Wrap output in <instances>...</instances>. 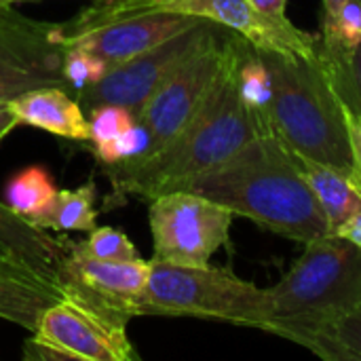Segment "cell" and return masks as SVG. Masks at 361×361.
I'll list each match as a JSON object with an SVG mask.
<instances>
[{
    "label": "cell",
    "instance_id": "5",
    "mask_svg": "<svg viewBox=\"0 0 361 361\" xmlns=\"http://www.w3.org/2000/svg\"><path fill=\"white\" fill-rule=\"evenodd\" d=\"M273 317L267 324L317 322L361 305V247L341 235L305 243L292 269L269 288ZM264 328V332H267Z\"/></svg>",
    "mask_w": 361,
    "mask_h": 361
},
{
    "label": "cell",
    "instance_id": "12",
    "mask_svg": "<svg viewBox=\"0 0 361 361\" xmlns=\"http://www.w3.org/2000/svg\"><path fill=\"white\" fill-rule=\"evenodd\" d=\"M148 275L150 260H97L82 254L78 241H70V250L59 264V283L63 294L78 298L102 315L125 326L140 315Z\"/></svg>",
    "mask_w": 361,
    "mask_h": 361
},
{
    "label": "cell",
    "instance_id": "13",
    "mask_svg": "<svg viewBox=\"0 0 361 361\" xmlns=\"http://www.w3.org/2000/svg\"><path fill=\"white\" fill-rule=\"evenodd\" d=\"M201 21L199 17L173 13V11H137L118 15L80 30H66V44H74L102 59L108 70L123 63L163 40L184 32Z\"/></svg>",
    "mask_w": 361,
    "mask_h": 361
},
{
    "label": "cell",
    "instance_id": "2",
    "mask_svg": "<svg viewBox=\"0 0 361 361\" xmlns=\"http://www.w3.org/2000/svg\"><path fill=\"white\" fill-rule=\"evenodd\" d=\"M243 40L239 36L235 53L212 95L167 150L137 165H110L108 176L116 190L148 201L163 192L180 190L188 180L218 167L254 137L275 133L239 95L237 61Z\"/></svg>",
    "mask_w": 361,
    "mask_h": 361
},
{
    "label": "cell",
    "instance_id": "7",
    "mask_svg": "<svg viewBox=\"0 0 361 361\" xmlns=\"http://www.w3.org/2000/svg\"><path fill=\"white\" fill-rule=\"evenodd\" d=\"M137 11H173L214 21L245 38L260 51L279 53L296 59H317L322 36L296 27L288 17L275 19L260 13L252 0H97L87 13L78 15L68 30H80L118 15Z\"/></svg>",
    "mask_w": 361,
    "mask_h": 361
},
{
    "label": "cell",
    "instance_id": "30",
    "mask_svg": "<svg viewBox=\"0 0 361 361\" xmlns=\"http://www.w3.org/2000/svg\"><path fill=\"white\" fill-rule=\"evenodd\" d=\"M336 235H341V237H345V239H349V241H353L355 245H360L361 247V212L357 216H353Z\"/></svg>",
    "mask_w": 361,
    "mask_h": 361
},
{
    "label": "cell",
    "instance_id": "3",
    "mask_svg": "<svg viewBox=\"0 0 361 361\" xmlns=\"http://www.w3.org/2000/svg\"><path fill=\"white\" fill-rule=\"evenodd\" d=\"M262 55L273 78V131L296 154L353 169L343 97L324 49L317 59Z\"/></svg>",
    "mask_w": 361,
    "mask_h": 361
},
{
    "label": "cell",
    "instance_id": "6",
    "mask_svg": "<svg viewBox=\"0 0 361 361\" xmlns=\"http://www.w3.org/2000/svg\"><path fill=\"white\" fill-rule=\"evenodd\" d=\"M239 34L214 25L212 34L173 70L154 95L135 114L144 148L137 157L116 165H137L167 150L173 140L190 125L218 85L228 59L235 53Z\"/></svg>",
    "mask_w": 361,
    "mask_h": 361
},
{
    "label": "cell",
    "instance_id": "1",
    "mask_svg": "<svg viewBox=\"0 0 361 361\" xmlns=\"http://www.w3.org/2000/svg\"><path fill=\"white\" fill-rule=\"evenodd\" d=\"M180 190L212 199L235 216L309 243L332 235L326 214L302 178L292 148L277 133H262L218 167L188 180Z\"/></svg>",
    "mask_w": 361,
    "mask_h": 361
},
{
    "label": "cell",
    "instance_id": "33",
    "mask_svg": "<svg viewBox=\"0 0 361 361\" xmlns=\"http://www.w3.org/2000/svg\"><path fill=\"white\" fill-rule=\"evenodd\" d=\"M360 2H361V0H360Z\"/></svg>",
    "mask_w": 361,
    "mask_h": 361
},
{
    "label": "cell",
    "instance_id": "17",
    "mask_svg": "<svg viewBox=\"0 0 361 361\" xmlns=\"http://www.w3.org/2000/svg\"><path fill=\"white\" fill-rule=\"evenodd\" d=\"M294 152V150H292ZM294 161L317 197L330 233L336 235L353 216L361 212V182L353 169L322 163L294 152Z\"/></svg>",
    "mask_w": 361,
    "mask_h": 361
},
{
    "label": "cell",
    "instance_id": "29",
    "mask_svg": "<svg viewBox=\"0 0 361 361\" xmlns=\"http://www.w3.org/2000/svg\"><path fill=\"white\" fill-rule=\"evenodd\" d=\"M252 4H254L260 13H264V15H269V17H275V19L288 17V15H286L288 0H252Z\"/></svg>",
    "mask_w": 361,
    "mask_h": 361
},
{
    "label": "cell",
    "instance_id": "16",
    "mask_svg": "<svg viewBox=\"0 0 361 361\" xmlns=\"http://www.w3.org/2000/svg\"><path fill=\"white\" fill-rule=\"evenodd\" d=\"M11 106L23 125L74 142H91L89 118L85 116L78 99H72L63 87H42L27 91L15 97Z\"/></svg>",
    "mask_w": 361,
    "mask_h": 361
},
{
    "label": "cell",
    "instance_id": "10",
    "mask_svg": "<svg viewBox=\"0 0 361 361\" xmlns=\"http://www.w3.org/2000/svg\"><path fill=\"white\" fill-rule=\"evenodd\" d=\"M66 51L61 25L27 19L11 4L0 6V102L42 87L68 89Z\"/></svg>",
    "mask_w": 361,
    "mask_h": 361
},
{
    "label": "cell",
    "instance_id": "23",
    "mask_svg": "<svg viewBox=\"0 0 361 361\" xmlns=\"http://www.w3.org/2000/svg\"><path fill=\"white\" fill-rule=\"evenodd\" d=\"M91 144L95 150L110 146L135 127V114L121 106H99L89 116Z\"/></svg>",
    "mask_w": 361,
    "mask_h": 361
},
{
    "label": "cell",
    "instance_id": "18",
    "mask_svg": "<svg viewBox=\"0 0 361 361\" xmlns=\"http://www.w3.org/2000/svg\"><path fill=\"white\" fill-rule=\"evenodd\" d=\"M61 296L59 288L25 277L0 275V319L34 332L42 311Z\"/></svg>",
    "mask_w": 361,
    "mask_h": 361
},
{
    "label": "cell",
    "instance_id": "20",
    "mask_svg": "<svg viewBox=\"0 0 361 361\" xmlns=\"http://www.w3.org/2000/svg\"><path fill=\"white\" fill-rule=\"evenodd\" d=\"M95 192L97 188L93 182H87L74 190H59L51 207L40 218H36L34 224L44 231H93L97 226Z\"/></svg>",
    "mask_w": 361,
    "mask_h": 361
},
{
    "label": "cell",
    "instance_id": "25",
    "mask_svg": "<svg viewBox=\"0 0 361 361\" xmlns=\"http://www.w3.org/2000/svg\"><path fill=\"white\" fill-rule=\"evenodd\" d=\"M341 97H343V116L347 125V140H349V150H351V167L361 182V106L351 102L349 97H345L343 93Z\"/></svg>",
    "mask_w": 361,
    "mask_h": 361
},
{
    "label": "cell",
    "instance_id": "8",
    "mask_svg": "<svg viewBox=\"0 0 361 361\" xmlns=\"http://www.w3.org/2000/svg\"><path fill=\"white\" fill-rule=\"evenodd\" d=\"M23 357L32 361H133L137 353L125 324L63 294L42 311L34 336L23 345Z\"/></svg>",
    "mask_w": 361,
    "mask_h": 361
},
{
    "label": "cell",
    "instance_id": "9",
    "mask_svg": "<svg viewBox=\"0 0 361 361\" xmlns=\"http://www.w3.org/2000/svg\"><path fill=\"white\" fill-rule=\"evenodd\" d=\"M235 214L224 205L188 190H171L150 199L152 260L180 267H207L228 245Z\"/></svg>",
    "mask_w": 361,
    "mask_h": 361
},
{
    "label": "cell",
    "instance_id": "11",
    "mask_svg": "<svg viewBox=\"0 0 361 361\" xmlns=\"http://www.w3.org/2000/svg\"><path fill=\"white\" fill-rule=\"evenodd\" d=\"M214 25V21L201 19L161 44L116 63L99 80L78 91L80 108L91 112L99 106H121L137 114L173 70L212 34Z\"/></svg>",
    "mask_w": 361,
    "mask_h": 361
},
{
    "label": "cell",
    "instance_id": "32",
    "mask_svg": "<svg viewBox=\"0 0 361 361\" xmlns=\"http://www.w3.org/2000/svg\"><path fill=\"white\" fill-rule=\"evenodd\" d=\"M13 2H21V0H0V6H6V4H13Z\"/></svg>",
    "mask_w": 361,
    "mask_h": 361
},
{
    "label": "cell",
    "instance_id": "27",
    "mask_svg": "<svg viewBox=\"0 0 361 361\" xmlns=\"http://www.w3.org/2000/svg\"><path fill=\"white\" fill-rule=\"evenodd\" d=\"M0 275H15V277H25V279H34V281H40L36 275H32L25 267H21L15 258H11L2 247H0ZM44 283V281H40ZM49 286V283H47ZM55 288V286H53Z\"/></svg>",
    "mask_w": 361,
    "mask_h": 361
},
{
    "label": "cell",
    "instance_id": "21",
    "mask_svg": "<svg viewBox=\"0 0 361 361\" xmlns=\"http://www.w3.org/2000/svg\"><path fill=\"white\" fill-rule=\"evenodd\" d=\"M57 192L51 173L42 165H30L17 171L4 186L6 205L32 224L51 207Z\"/></svg>",
    "mask_w": 361,
    "mask_h": 361
},
{
    "label": "cell",
    "instance_id": "15",
    "mask_svg": "<svg viewBox=\"0 0 361 361\" xmlns=\"http://www.w3.org/2000/svg\"><path fill=\"white\" fill-rule=\"evenodd\" d=\"M267 332L288 338L328 361H361V305L317 322L273 324Z\"/></svg>",
    "mask_w": 361,
    "mask_h": 361
},
{
    "label": "cell",
    "instance_id": "19",
    "mask_svg": "<svg viewBox=\"0 0 361 361\" xmlns=\"http://www.w3.org/2000/svg\"><path fill=\"white\" fill-rule=\"evenodd\" d=\"M237 89L243 104L273 131L271 125V102H273V78L267 59L260 49L243 40L237 61Z\"/></svg>",
    "mask_w": 361,
    "mask_h": 361
},
{
    "label": "cell",
    "instance_id": "22",
    "mask_svg": "<svg viewBox=\"0 0 361 361\" xmlns=\"http://www.w3.org/2000/svg\"><path fill=\"white\" fill-rule=\"evenodd\" d=\"M78 247L82 254L97 258V260H108V262H137L144 260L131 239L112 226H95L89 231L87 241H78Z\"/></svg>",
    "mask_w": 361,
    "mask_h": 361
},
{
    "label": "cell",
    "instance_id": "28",
    "mask_svg": "<svg viewBox=\"0 0 361 361\" xmlns=\"http://www.w3.org/2000/svg\"><path fill=\"white\" fill-rule=\"evenodd\" d=\"M17 125H21V121H19L17 112L13 110L11 102H0V142H2Z\"/></svg>",
    "mask_w": 361,
    "mask_h": 361
},
{
    "label": "cell",
    "instance_id": "31",
    "mask_svg": "<svg viewBox=\"0 0 361 361\" xmlns=\"http://www.w3.org/2000/svg\"><path fill=\"white\" fill-rule=\"evenodd\" d=\"M322 2H324V25H326V23H330L336 17L341 6L345 2H349V0H322Z\"/></svg>",
    "mask_w": 361,
    "mask_h": 361
},
{
    "label": "cell",
    "instance_id": "24",
    "mask_svg": "<svg viewBox=\"0 0 361 361\" xmlns=\"http://www.w3.org/2000/svg\"><path fill=\"white\" fill-rule=\"evenodd\" d=\"M106 72H108V66L102 59L93 57L80 47L68 44L66 61H63V76H66L68 89L80 91L93 85L95 80H99Z\"/></svg>",
    "mask_w": 361,
    "mask_h": 361
},
{
    "label": "cell",
    "instance_id": "4",
    "mask_svg": "<svg viewBox=\"0 0 361 361\" xmlns=\"http://www.w3.org/2000/svg\"><path fill=\"white\" fill-rule=\"evenodd\" d=\"M140 315L199 317L264 330L273 317V300L269 288L262 290L228 269L150 260Z\"/></svg>",
    "mask_w": 361,
    "mask_h": 361
},
{
    "label": "cell",
    "instance_id": "26",
    "mask_svg": "<svg viewBox=\"0 0 361 361\" xmlns=\"http://www.w3.org/2000/svg\"><path fill=\"white\" fill-rule=\"evenodd\" d=\"M349 82H351V87H347V89L338 87L341 93L361 106V42L349 59Z\"/></svg>",
    "mask_w": 361,
    "mask_h": 361
},
{
    "label": "cell",
    "instance_id": "14",
    "mask_svg": "<svg viewBox=\"0 0 361 361\" xmlns=\"http://www.w3.org/2000/svg\"><path fill=\"white\" fill-rule=\"evenodd\" d=\"M0 247L40 281L61 290L59 264L70 250V241L32 224L6 201H0Z\"/></svg>",
    "mask_w": 361,
    "mask_h": 361
}]
</instances>
